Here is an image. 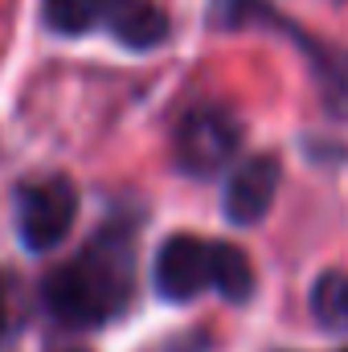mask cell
<instances>
[{
    "mask_svg": "<svg viewBox=\"0 0 348 352\" xmlns=\"http://www.w3.org/2000/svg\"><path fill=\"white\" fill-rule=\"evenodd\" d=\"M217 291L226 299H250L254 291V270H250V258L238 250V246H221L217 254Z\"/></svg>",
    "mask_w": 348,
    "mask_h": 352,
    "instance_id": "10",
    "label": "cell"
},
{
    "mask_svg": "<svg viewBox=\"0 0 348 352\" xmlns=\"http://www.w3.org/2000/svg\"><path fill=\"white\" fill-rule=\"evenodd\" d=\"M312 316L328 332H348V274L345 270L320 274V283L312 287Z\"/></svg>",
    "mask_w": 348,
    "mask_h": 352,
    "instance_id": "9",
    "label": "cell"
},
{
    "mask_svg": "<svg viewBox=\"0 0 348 352\" xmlns=\"http://www.w3.org/2000/svg\"><path fill=\"white\" fill-rule=\"evenodd\" d=\"M70 352H78V349H70Z\"/></svg>",
    "mask_w": 348,
    "mask_h": 352,
    "instance_id": "12",
    "label": "cell"
},
{
    "mask_svg": "<svg viewBox=\"0 0 348 352\" xmlns=\"http://www.w3.org/2000/svg\"><path fill=\"white\" fill-rule=\"evenodd\" d=\"M74 217H78V192L62 176L33 180L17 192V230H21V242L37 254L54 250L70 234Z\"/></svg>",
    "mask_w": 348,
    "mask_h": 352,
    "instance_id": "3",
    "label": "cell"
},
{
    "mask_svg": "<svg viewBox=\"0 0 348 352\" xmlns=\"http://www.w3.org/2000/svg\"><path fill=\"white\" fill-rule=\"evenodd\" d=\"M312 62H316V78H320V90H324V102L332 115H348V54L345 50H328L320 41H303Z\"/></svg>",
    "mask_w": 348,
    "mask_h": 352,
    "instance_id": "7",
    "label": "cell"
},
{
    "mask_svg": "<svg viewBox=\"0 0 348 352\" xmlns=\"http://www.w3.org/2000/svg\"><path fill=\"white\" fill-rule=\"evenodd\" d=\"M4 320H8V311H4V287H0V332H4Z\"/></svg>",
    "mask_w": 348,
    "mask_h": 352,
    "instance_id": "11",
    "label": "cell"
},
{
    "mask_svg": "<svg viewBox=\"0 0 348 352\" xmlns=\"http://www.w3.org/2000/svg\"><path fill=\"white\" fill-rule=\"evenodd\" d=\"M217 254L221 242H201L193 234H176L156 254V291L164 299H193L205 287H217Z\"/></svg>",
    "mask_w": 348,
    "mask_h": 352,
    "instance_id": "4",
    "label": "cell"
},
{
    "mask_svg": "<svg viewBox=\"0 0 348 352\" xmlns=\"http://www.w3.org/2000/svg\"><path fill=\"white\" fill-rule=\"evenodd\" d=\"M274 192H279V160L274 156L246 160L226 184V217L234 226H254L266 217Z\"/></svg>",
    "mask_w": 348,
    "mask_h": 352,
    "instance_id": "5",
    "label": "cell"
},
{
    "mask_svg": "<svg viewBox=\"0 0 348 352\" xmlns=\"http://www.w3.org/2000/svg\"><path fill=\"white\" fill-rule=\"evenodd\" d=\"M242 144V123L226 107H197L176 123L173 160L188 176H213Z\"/></svg>",
    "mask_w": 348,
    "mask_h": 352,
    "instance_id": "2",
    "label": "cell"
},
{
    "mask_svg": "<svg viewBox=\"0 0 348 352\" xmlns=\"http://www.w3.org/2000/svg\"><path fill=\"white\" fill-rule=\"evenodd\" d=\"M107 25L131 50H152V45H164V37H168V16L152 0H123Z\"/></svg>",
    "mask_w": 348,
    "mask_h": 352,
    "instance_id": "6",
    "label": "cell"
},
{
    "mask_svg": "<svg viewBox=\"0 0 348 352\" xmlns=\"http://www.w3.org/2000/svg\"><path fill=\"white\" fill-rule=\"evenodd\" d=\"M131 287H135V246L127 234L111 230L98 234L78 258L58 266L45 278L41 299L58 324L98 328L127 307Z\"/></svg>",
    "mask_w": 348,
    "mask_h": 352,
    "instance_id": "1",
    "label": "cell"
},
{
    "mask_svg": "<svg viewBox=\"0 0 348 352\" xmlns=\"http://www.w3.org/2000/svg\"><path fill=\"white\" fill-rule=\"evenodd\" d=\"M123 0H45V21L58 33H87L98 21H111V12Z\"/></svg>",
    "mask_w": 348,
    "mask_h": 352,
    "instance_id": "8",
    "label": "cell"
}]
</instances>
